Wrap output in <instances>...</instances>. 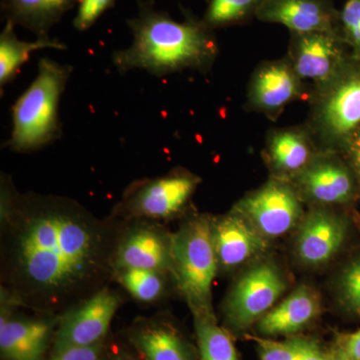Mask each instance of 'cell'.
Instances as JSON below:
<instances>
[{"label": "cell", "instance_id": "6da1fadb", "mask_svg": "<svg viewBox=\"0 0 360 360\" xmlns=\"http://www.w3.org/2000/svg\"><path fill=\"white\" fill-rule=\"evenodd\" d=\"M4 194L13 227L8 262L21 297L58 307L101 276L110 258L108 231L84 208L56 196Z\"/></svg>", "mask_w": 360, "mask_h": 360}, {"label": "cell", "instance_id": "7a4b0ae2", "mask_svg": "<svg viewBox=\"0 0 360 360\" xmlns=\"http://www.w3.org/2000/svg\"><path fill=\"white\" fill-rule=\"evenodd\" d=\"M127 25L132 44L112 54L113 65L122 75L134 70L158 77L184 70L205 75L219 56L214 30L191 14L175 20L153 2L139 0V13Z\"/></svg>", "mask_w": 360, "mask_h": 360}, {"label": "cell", "instance_id": "3957f363", "mask_svg": "<svg viewBox=\"0 0 360 360\" xmlns=\"http://www.w3.org/2000/svg\"><path fill=\"white\" fill-rule=\"evenodd\" d=\"M72 66L39 59L37 75L11 108L13 129L7 146L15 153H32L63 136L59 104Z\"/></svg>", "mask_w": 360, "mask_h": 360}, {"label": "cell", "instance_id": "277c9868", "mask_svg": "<svg viewBox=\"0 0 360 360\" xmlns=\"http://www.w3.org/2000/svg\"><path fill=\"white\" fill-rule=\"evenodd\" d=\"M305 125L321 153H340L360 127V58L350 54L326 84L311 87Z\"/></svg>", "mask_w": 360, "mask_h": 360}, {"label": "cell", "instance_id": "5b68a950", "mask_svg": "<svg viewBox=\"0 0 360 360\" xmlns=\"http://www.w3.org/2000/svg\"><path fill=\"white\" fill-rule=\"evenodd\" d=\"M174 274L193 314H213L212 288L219 260L212 238V220L195 217L172 236Z\"/></svg>", "mask_w": 360, "mask_h": 360}, {"label": "cell", "instance_id": "8992f818", "mask_svg": "<svg viewBox=\"0 0 360 360\" xmlns=\"http://www.w3.org/2000/svg\"><path fill=\"white\" fill-rule=\"evenodd\" d=\"M285 290L283 274L271 262L251 267L234 284L225 302L227 326L243 333L266 314Z\"/></svg>", "mask_w": 360, "mask_h": 360}, {"label": "cell", "instance_id": "52a82bcc", "mask_svg": "<svg viewBox=\"0 0 360 360\" xmlns=\"http://www.w3.org/2000/svg\"><path fill=\"white\" fill-rule=\"evenodd\" d=\"M239 213L265 238L283 236L302 217V198L288 180L271 177L236 203Z\"/></svg>", "mask_w": 360, "mask_h": 360}, {"label": "cell", "instance_id": "ba28073f", "mask_svg": "<svg viewBox=\"0 0 360 360\" xmlns=\"http://www.w3.org/2000/svg\"><path fill=\"white\" fill-rule=\"evenodd\" d=\"M311 86L303 82L286 56L259 63L246 89V110L276 122L286 106L309 101Z\"/></svg>", "mask_w": 360, "mask_h": 360}, {"label": "cell", "instance_id": "9c48e42d", "mask_svg": "<svg viewBox=\"0 0 360 360\" xmlns=\"http://www.w3.org/2000/svg\"><path fill=\"white\" fill-rule=\"evenodd\" d=\"M290 182L302 200L321 206L347 205L360 196L359 180L340 153H319Z\"/></svg>", "mask_w": 360, "mask_h": 360}, {"label": "cell", "instance_id": "30bf717a", "mask_svg": "<svg viewBox=\"0 0 360 360\" xmlns=\"http://www.w3.org/2000/svg\"><path fill=\"white\" fill-rule=\"evenodd\" d=\"M200 181L196 175L174 170L139 182L127 191L120 210L134 217L168 219L186 207Z\"/></svg>", "mask_w": 360, "mask_h": 360}, {"label": "cell", "instance_id": "8fae6325", "mask_svg": "<svg viewBox=\"0 0 360 360\" xmlns=\"http://www.w3.org/2000/svg\"><path fill=\"white\" fill-rule=\"evenodd\" d=\"M350 56L340 33H290L286 58L303 82L311 87L328 82Z\"/></svg>", "mask_w": 360, "mask_h": 360}, {"label": "cell", "instance_id": "7c38bea8", "mask_svg": "<svg viewBox=\"0 0 360 360\" xmlns=\"http://www.w3.org/2000/svg\"><path fill=\"white\" fill-rule=\"evenodd\" d=\"M120 304L115 293L108 290L97 291L59 319L52 349L90 347L105 341Z\"/></svg>", "mask_w": 360, "mask_h": 360}, {"label": "cell", "instance_id": "4fadbf2b", "mask_svg": "<svg viewBox=\"0 0 360 360\" xmlns=\"http://www.w3.org/2000/svg\"><path fill=\"white\" fill-rule=\"evenodd\" d=\"M257 20L285 26L290 33H340V9L333 0H262Z\"/></svg>", "mask_w": 360, "mask_h": 360}, {"label": "cell", "instance_id": "5bb4252c", "mask_svg": "<svg viewBox=\"0 0 360 360\" xmlns=\"http://www.w3.org/2000/svg\"><path fill=\"white\" fill-rule=\"evenodd\" d=\"M347 222L338 213L316 207L302 219L296 238L298 258L309 266L328 264L345 243Z\"/></svg>", "mask_w": 360, "mask_h": 360}, {"label": "cell", "instance_id": "9a60e30c", "mask_svg": "<svg viewBox=\"0 0 360 360\" xmlns=\"http://www.w3.org/2000/svg\"><path fill=\"white\" fill-rule=\"evenodd\" d=\"M321 153L305 123L267 132L264 155L274 179L290 181Z\"/></svg>", "mask_w": 360, "mask_h": 360}, {"label": "cell", "instance_id": "2e32d148", "mask_svg": "<svg viewBox=\"0 0 360 360\" xmlns=\"http://www.w3.org/2000/svg\"><path fill=\"white\" fill-rule=\"evenodd\" d=\"M113 266L115 270L137 269L174 274L172 238L155 226L134 227L118 243Z\"/></svg>", "mask_w": 360, "mask_h": 360}, {"label": "cell", "instance_id": "e0dca14e", "mask_svg": "<svg viewBox=\"0 0 360 360\" xmlns=\"http://www.w3.org/2000/svg\"><path fill=\"white\" fill-rule=\"evenodd\" d=\"M59 321L13 317L2 307L0 354L2 360H44Z\"/></svg>", "mask_w": 360, "mask_h": 360}, {"label": "cell", "instance_id": "ac0fdd59", "mask_svg": "<svg viewBox=\"0 0 360 360\" xmlns=\"http://www.w3.org/2000/svg\"><path fill=\"white\" fill-rule=\"evenodd\" d=\"M212 226L217 260L224 269L238 266L266 248V238L233 210L212 221Z\"/></svg>", "mask_w": 360, "mask_h": 360}, {"label": "cell", "instance_id": "d6986e66", "mask_svg": "<svg viewBox=\"0 0 360 360\" xmlns=\"http://www.w3.org/2000/svg\"><path fill=\"white\" fill-rule=\"evenodd\" d=\"M129 340L141 360H200L198 349L169 322H139Z\"/></svg>", "mask_w": 360, "mask_h": 360}, {"label": "cell", "instance_id": "ffe728a7", "mask_svg": "<svg viewBox=\"0 0 360 360\" xmlns=\"http://www.w3.org/2000/svg\"><path fill=\"white\" fill-rule=\"evenodd\" d=\"M321 311V300L316 291L300 285L258 321L257 330L267 336L295 335L307 328Z\"/></svg>", "mask_w": 360, "mask_h": 360}, {"label": "cell", "instance_id": "44dd1931", "mask_svg": "<svg viewBox=\"0 0 360 360\" xmlns=\"http://www.w3.org/2000/svg\"><path fill=\"white\" fill-rule=\"evenodd\" d=\"M79 0H2L6 21L20 25L37 37H49L68 11Z\"/></svg>", "mask_w": 360, "mask_h": 360}, {"label": "cell", "instance_id": "7402d4cb", "mask_svg": "<svg viewBox=\"0 0 360 360\" xmlns=\"http://www.w3.org/2000/svg\"><path fill=\"white\" fill-rule=\"evenodd\" d=\"M66 49V45L51 37H37L34 41H25L18 39L15 25L6 21L0 33V86L13 82L20 68L27 63L32 52L40 49Z\"/></svg>", "mask_w": 360, "mask_h": 360}, {"label": "cell", "instance_id": "603a6c76", "mask_svg": "<svg viewBox=\"0 0 360 360\" xmlns=\"http://www.w3.org/2000/svg\"><path fill=\"white\" fill-rule=\"evenodd\" d=\"M193 315L200 360H239L229 330L219 326L214 314L196 312Z\"/></svg>", "mask_w": 360, "mask_h": 360}, {"label": "cell", "instance_id": "cb8c5ba5", "mask_svg": "<svg viewBox=\"0 0 360 360\" xmlns=\"http://www.w3.org/2000/svg\"><path fill=\"white\" fill-rule=\"evenodd\" d=\"M262 0H210L201 18L210 30L245 23L255 18Z\"/></svg>", "mask_w": 360, "mask_h": 360}, {"label": "cell", "instance_id": "d4e9b609", "mask_svg": "<svg viewBox=\"0 0 360 360\" xmlns=\"http://www.w3.org/2000/svg\"><path fill=\"white\" fill-rule=\"evenodd\" d=\"M115 272L118 283L139 302H155L165 292V274L137 269L115 270Z\"/></svg>", "mask_w": 360, "mask_h": 360}, {"label": "cell", "instance_id": "484cf974", "mask_svg": "<svg viewBox=\"0 0 360 360\" xmlns=\"http://www.w3.org/2000/svg\"><path fill=\"white\" fill-rule=\"evenodd\" d=\"M340 32L350 54L360 58V0H345L340 9Z\"/></svg>", "mask_w": 360, "mask_h": 360}, {"label": "cell", "instance_id": "4316f807", "mask_svg": "<svg viewBox=\"0 0 360 360\" xmlns=\"http://www.w3.org/2000/svg\"><path fill=\"white\" fill-rule=\"evenodd\" d=\"M338 288L345 309L360 317V257L352 260L343 270Z\"/></svg>", "mask_w": 360, "mask_h": 360}, {"label": "cell", "instance_id": "83f0119b", "mask_svg": "<svg viewBox=\"0 0 360 360\" xmlns=\"http://www.w3.org/2000/svg\"><path fill=\"white\" fill-rule=\"evenodd\" d=\"M257 342L258 354L262 360H298L296 338L277 341L264 338H251Z\"/></svg>", "mask_w": 360, "mask_h": 360}, {"label": "cell", "instance_id": "f1b7e54d", "mask_svg": "<svg viewBox=\"0 0 360 360\" xmlns=\"http://www.w3.org/2000/svg\"><path fill=\"white\" fill-rule=\"evenodd\" d=\"M115 0H79L73 26L78 32L89 30L106 11L115 6Z\"/></svg>", "mask_w": 360, "mask_h": 360}, {"label": "cell", "instance_id": "f546056e", "mask_svg": "<svg viewBox=\"0 0 360 360\" xmlns=\"http://www.w3.org/2000/svg\"><path fill=\"white\" fill-rule=\"evenodd\" d=\"M110 347L108 341L90 347H72L52 349L47 360H106Z\"/></svg>", "mask_w": 360, "mask_h": 360}, {"label": "cell", "instance_id": "4dcf8cb0", "mask_svg": "<svg viewBox=\"0 0 360 360\" xmlns=\"http://www.w3.org/2000/svg\"><path fill=\"white\" fill-rule=\"evenodd\" d=\"M340 155L354 170L360 186V127L348 139L345 148L341 150Z\"/></svg>", "mask_w": 360, "mask_h": 360}, {"label": "cell", "instance_id": "1f68e13d", "mask_svg": "<svg viewBox=\"0 0 360 360\" xmlns=\"http://www.w3.org/2000/svg\"><path fill=\"white\" fill-rule=\"evenodd\" d=\"M298 347V360H328L326 352L314 340L296 338Z\"/></svg>", "mask_w": 360, "mask_h": 360}, {"label": "cell", "instance_id": "d6a6232c", "mask_svg": "<svg viewBox=\"0 0 360 360\" xmlns=\"http://www.w3.org/2000/svg\"><path fill=\"white\" fill-rule=\"evenodd\" d=\"M335 343L348 356L360 360V329L355 333L338 335Z\"/></svg>", "mask_w": 360, "mask_h": 360}, {"label": "cell", "instance_id": "836d02e7", "mask_svg": "<svg viewBox=\"0 0 360 360\" xmlns=\"http://www.w3.org/2000/svg\"><path fill=\"white\" fill-rule=\"evenodd\" d=\"M326 355H328V360H354L352 357L348 356L335 342L326 352Z\"/></svg>", "mask_w": 360, "mask_h": 360}, {"label": "cell", "instance_id": "e575fe53", "mask_svg": "<svg viewBox=\"0 0 360 360\" xmlns=\"http://www.w3.org/2000/svg\"><path fill=\"white\" fill-rule=\"evenodd\" d=\"M106 360H141L137 355L130 354L127 350H117V352H108Z\"/></svg>", "mask_w": 360, "mask_h": 360}]
</instances>
